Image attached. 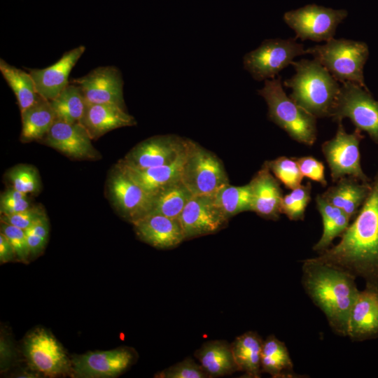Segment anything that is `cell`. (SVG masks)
<instances>
[{"mask_svg": "<svg viewBox=\"0 0 378 378\" xmlns=\"http://www.w3.org/2000/svg\"><path fill=\"white\" fill-rule=\"evenodd\" d=\"M314 258L362 279L367 288L378 289V170L368 197L340 241Z\"/></svg>", "mask_w": 378, "mask_h": 378, "instance_id": "1", "label": "cell"}, {"mask_svg": "<svg viewBox=\"0 0 378 378\" xmlns=\"http://www.w3.org/2000/svg\"><path fill=\"white\" fill-rule=\"evenodd\" d=\"M302 286L312 302L336 334L346 336L350 312L360 292L356 278L314 258L302 260Z\"/></svg>", "mask_w": 378, "mask_h": 378, "instance_id": "2", "label": "cell"}, {"mask_svg": "<svg viewBox=\"0 0 378 378\" xmlns=\"http://www.w3.org/2000/svg\"><path fill=\"white\" fill-rule=\"evenodd\" d=\"M291 64L295 74L283 83L292 90L289 97L316 118H330L339 82L315 59L293 61Z\"/></svg>", "mask_w": 378, "mask_h": 378, "instance_id": "3", "label": "cell"}, {"mask_svg": "<svg viewBox=\"0 0 378 378\" xmlns=\"http://www.w3.org/2000/svg\"><path fill=\"white\" fill-rule=\"evenodd\" d=\"M258 94L266 102L267 116L272 122L295 141L309 146L314 144L317 118L286 94L281 76L265 80Z\"/></svg>", "mask_w": 378, "mask_h": 378, "instance_id": "4", "label": "cell"}, {"mask_svg": "<svg viewBox=\"0 0 378 378\" xmlns=\"http://www.w3.org/2000/svg\"><path fill=\"white\" fill-rule=\"evenodd\" d=\"M305 53L312 55L338 82H352L369 90L363 74L369 57L366 43L332 38L305 49Z\"/></svg>", "mask_w": 378, "mask_h": 378, "instance_id": "5", "label": "cell"}, {"mask_svg": "<svg viewBox=\"0 0 378 378\" xmlns=\"http://www.w3.org/2000/svg\"><path fill=\"white\" fill-rule=\"evenodd\" d=\"M181 181L193 196L213 194L229 183L224 165L218 156L190 139Z\"/></svg>", "mask_w": 378, "mask_h": 378, "instance_id": "6", "label": "cell"}, {"mask_svg": "<svg viewBox=\"0 0 378 378\" xmlns=\"http://www.w3.org/2000/svg\"><path fill=\"white\" fill-rule=\"evenodd\" d=\"M330 118L336 122L349 118L356 129L378 144V101L370 90L352 82L341 83Z\"/></svg>", "mask_w": 378, "mask_h": 378, "instance_id": "7", "label": "cell"}, {"mask_svg": "<svg viewBox=\"0 0 378 378\" xmlns=\"http://www.w3.org/2000/svg\"><path fill=\"white\" fill-rule=\"evenodd\" d=\"M364 135L355 129L346 132L342 122H338L335 135L321 145V151L330 171L332 181L350 176L363 183H371L360 164V144Z\"/></svg>", "mask_w": 378, "mask_h": 378, "instance_id": "8", "label": "cell"}, {"mask_svg": "<svg viewBox=\"0 0 378 378\" xmlns=\"http://www.w3.org/2000/svg\"><path fill=\"white\" fill-rule=\"evenodd\" d=\"M296 39L295 37L263 41L257 48L244 55V69L257 81L275 78L296 57L306 54L303 45Z\"/></svg>", "mask_w": 378, "mask_h": 378, "instance_id": "9", "label": "cell"}, {"mask_svg": "<svg viewBox=\"0 0 378 378\" xmlns=\"http://www.w3.org/2000/svg\"><path fill=\"white\" fill-rule=\"evenodd\" d=\"M346 16L344 9L309 4L285 13L284 20L297 39L326 42L334 38L337 26Z\"/></svg>", "mask_w": 378, "mask_h": 378, "instance_id": "10", "label": "cell"}, {"mask_svg": "<svg viewBox=\"0 0 378 378\" xmlns=\"http://www.w3.org/2000/svg\"><path fill=\"white\" fill-rule=\"evenodd\" d=\"M23 352L29 365L50 377L64 374L72 370L62 346L46 330L38 328L27 335Z\"/></svg>", "mask_w": 378, "mask_h": 378, "instance_id": "11", "label": "cell"}, {"mask_svg": "<svg viewBox=\"0 0 378 378\" xmlns=\"http://www.w3.org/2000/svg\"><path fill=\"white\" fill-rule=\"evenodd\" d=\"M188 141L174 134L155 136L136 144L118 162L139 169L170 164L184 153Z\"/></svg>", "mask_w": 378, "mask_h": 378, "instance_id": "12", "label": "cell"}, {"mask_svg": "<svg viewBox=\"0 0 378 378\" xmlns=\"http://www.w3.org/2000/svg\"><path fill=\"white\" fill-rule=\"evenodd\" d=\"M108 191L116 210L131 223L150 214L153 210L154 197L143 190L117 166L108 178Z\"/></svg>", "mask_w": 378, "mask_h": 378, "instance_id": "13", "label": "cell"}, {"mask_svg": "<svg viewBox=\"0 0 378 378\" xmlns=\"http://www.w3.org/2000/svg\"><path fill=\"white\" fill-rule=\"evenodd\" d=\"M178 219L185 240L215 233L223 228L228 221L213 194L192 196Z\"/></svg>", "mask_w": 378, "mask_h": 378, "instance_id": "14", "label": "cell"}, {"mask_svg": "<svg viewBox=\"0 0 378 378\" xmlns=\"http://www.w3.org/2000/svg\"><path fill=\"white\" fill-rule=\"evenodd\" d=\"M79 86L86 104H111L126 110L123 97V79L115 66H102L86 75L73 79Z\"/></svg>", "mask_w": 378, "mask_h": 378, "instance_id": "15", "label": "cell"}, {"mask_svg": "<svg viewBox=\"0 0 378 378\" xmlns=\"http://www.w3.org/2000/svg\"><path fill=\"white\" fill-rule=\"evenodd\" d=\"M134 358L127 348L88 352L74 357L71 370L76 377H115L127 370Z\"/></svg>", "mask_w": 378, "mask_h": 378, "instance_id": "16", "label": "cell"}, {"mask_svg": "<svg viewBox=\"0 0 378 378\" xmlns=\"http://www.w3.org/2000/svg\"><path fill=\"white\" fill-rule=\"evenodd\" d=\"M43 140L47 146L69 158L97 159L100 155L92 146L88 132L80 122L69 123L56 119Z\"/></svg>", "mask_w": 378, "mask_h": 378, "instance_id": "17", "label": "cell"}, {"mask_svg": "<svg viewBox=\"0 0 378 378\" xmlns=\"http://www.w3.org/2000/svg\"><path fill=\"white\" fill-rule=\"evenodd\" d=\"M85 50V46H79L65 52L58 61L50 66L29 70L41 97L51 101L69 85L71 69Z\"/></svg>", "mask_w": 378, "mask_h": 378, "instance_id": "18", "label": "cell"}, {"mask_svg": "<svg viewBox=\"0 0 378 378\" xmlns=\"http://www.w3.org/2000/svg\"><path fill=\"white\" fill-rule=\"evenodd\" d=\"M346 337L354 342L378 337V289L360 290L350 312Z\"/></svg>", "mask_w": 378, "mask_h": 378, "instance_id": "19", "label": "cell"}, {"mask_svg": "<svg viewBox=\"0 0 378 378\" xmlns=\"http://www.w3.org/2000/svg\"><path fill=\"white\" fill-rule=\"evenodd\" d=\"M252 194L251 211L267 220H277L283 198L280 182L271 172L266 162L248 183Z\"/></svg>", "mask_w": 378, "mask_h": 378, "instance_id": "20", "label": "cell"}, {"mask_svg": "<svg viewBox=\"0 0 378 378\" xmlns=\"http://www.w3.org/2000/svg\"><path fill=\"white\" fill-rule=\"evenodd\" d=\"M132 225L139 239L158 248H174L185 240L178 218L150 214Z\"/></svg>", "mask_w": 378, "mask_h": 378, "instance_id": "21", "label": "cell"}, {"mask_svg": "<svg viewBox=\"0 0 378 378\" xmlns=\"http://www.w3.org/2000/svg\"><path fill=\"white\" fill-rule=\"evenodd\" d=\"M80 122L92 139H98L113 130L136 124L135 119L125 109L111 104H86Z\"/></svg>", "mask_w": 378, "mask_h": 378, "instance_id": "22", "label": "cell"}, {"mask_svg": "<svg viewBox=\"0 0 378 378\" xmlns=\"http://www.w3.org/2000/svg\"><path fill=\"white\" fill-rule=\"evenodd\" d=\"M186 152V150L174 162L159 167L139 169L119 162L116 166L143 190L154 197L165 187L181 180Z\"/></svg>", "mask_w": 378, "mask_h": 378, "instance_id": "23", "label": "cell"}, {"mask_svg": "<svg viewBox=\"0 0 378 378\" xmlns=\"http://www.w3.org/2000/svg\"><path fill=\"white\" fill-rule=\"evenodd\" d=\"M371 183H363L355 178L343 177L330 186L321 195L333 206L340 209L353 219L368 197Z\"/></svg>", "mask_w": 378, "mask_h": 378, "instance_id": "24", "label": "cell"}, {"mask_svg": "<svg viewBox=\"0 0 378 378\" xmlns=\"http://www.w3.org/2000/svg\"><path fill=\"white\" fill-rule=\"evenodd\" d=\"M195 356L209 378L229 375L239 371L231 343L227 341L206 342L195 351Z\"/></svg>", "mask_w": 378, "mask_h": 378, "instance_id": "25", "label": "cell"}, {"mask_svg": "<svg viewBox=\"0 0 378 378\" xmlns=\"http://www.w3.org/2000/svg\"><path fill=\"white\" fill-rule=\"evenodd\" d=\"M315 200L322 219L323 232L313 250L320 253L330 248L335 238L342 236L352 219L342 210L326 200L321 194H318Z\"/></svg>", "mask_w": 378, "mask_h": 378, "instance_id": "26", "label": "cell"}, {"mask_svg": "<svg viewBox=\"0 0 378 378\" xmlns=\"http://www.w3.org/2000/svg\"><path fill=\"white\" fill-rule=\"evenodd\" d=\"M21 113V141L29 142L42 140L56 120L49 101L40 97L31 106Z\"/></svg>", "mask_w": 378, "mask_h": 378, "instance_id": "27", "label": "cell"}, {"mask_svg": "<svg viewBox=\"0 0 378 378\" xmlns=\"http://www.w3.org/2000/svg\"><path fill=\"white\" fill-rule=\"evenodd\" d=\"M262 343L260 336L253 331L246 332L231 343L239 371L244 372L248 377H260Z\"/></svg>", "mask_w": 378, "mask_h": 378, "instance_id": "28", "label": "cell"}, {"mask_svg": "<svg viewBox=\"0 0 378 378\" xmlns=\"http://www.w3.org/2000/svg\"><path fill=\"white\" fill-rule=\"evenodd\" d=\"M262 372L273 377H296L288 350L284 342L274 335L263 340L261 352Z\"/></svg>", "mask_w": 378, "mask_h": 378, "instance_id": "29", "label": "cell"}, {"mask_svg": "<svg viewBox=\"0 0 378 378\" xmlns=\"http://www.w3.org/2000/svg\"><path fill=\"white\" fill-rule=\"evenodd\" d=\"M0 71L13 91L20 112L33 105L40 97L34 81L28 72L0 59Z\"/></svg>", "mask_w": 378, "mask_h": 378, "instance_id": "30", "label": "cell"}, {"mask_svg": "<svg viewBox=\"0 0 378 378\" xmlns=\"http://www.w3.org/2000/svg\"><path fill=\"white\" fill-rule=\"evenodd\" d=\"M49 102L56 119L69 123L80 122L86 107L80 88L71 82L57 97Z\"/></svg>", "mask_w": 378, "mask_h": 378, "instance_id": "31", "label": "cell"}, {"mask_svg": "<svg viewBox=\"0 0 378 378\" xmlns=\"http://www.w3.org/2000/svg\"><path fill=\"white\" fill-rule=\"evenodd\" d=\"M192 196L190 190L179 180L154 195L153 208L150 214L178 218Z\"/></svg>", "mask_w": 378, "mask_h": 378, "instance_id": "32", "label": "cell"}, {"mask_svg": "<svg viewBox=\"0 0 378 378\" xmlns=\"http://www.w3.org/2000/svg\"><path fill=\"white\" fill-rule=\"evenodd\" d=\"M216 202L229 219L244 211H251L252 194L249 183L234 186L229 183L213 193Z\"/></svg>", "mask_w": 378, "mask_h": 378, "instance_id": "33", "label": "cell"}, {"mask_svg": "<svg viewBox=\"0 0 378 378\" xmlns=\"http://www.w3.org/2000/svg\"><path fill=\"white\" fill-rule=\"evenodd\" d=\"M312 184L309 181L284 195L281 211L290 220H302L304 218L306 209L311 201Z\"/></svg>", "mask_w": 378, "mask_h": 378, "instance_id": "34", "label": "cell"}, {"mask_svg": "<svg viewBox=\"0 0 378 378\" xmlns=\"http://www.w3.org/2000/svg\"><path fill=\"white\" fill-rule=\"evenodd\" d=\"M266 162L273 175L286 188L293 190L302 184L304 177L293 157L280 156Z\"/></svg>", "mask_w": 378, "mask_h": 378, "instance_id": "35", "label": "cell"}, {"mask_svg": "<svg viewBox=\"0 0 378 378\" xmlns=\"http://www.w3.org/2000/svg\"><path fill=\"white\" fill-rule=\"evenodd\" d=\"M8 178L14 189L26 195L40 189L38 174L31 166L24 164L13 167L8 172Z\"/></svg>", "mask_w": 378, "mask_h": 378, "instance_id": "36", "label": "cell"}, {"mask_svg": "<svg viewBox=\"0 0 378 378\" xmlns=\"http://www.w3.org/2000/svg\"><path fill=\"white\" fill-rule=\"evenodd\" d=\"M158 378H209L200 364L187 358L155 375Z\"/></svg>", "mask_w": 378, "mask_h": 378, "instance_id": "37", "label": "cell"}, {"mask_svg": "<svg viewBox=\"0 0 378 378\" xmlns=\"http://www.w3.org/2000/svg\"><path fill=\"white\" fill-rule=\"evenodd\" d=\"M2 233L12 245L16 258L27 262L30 255L25 230L18 227L1 222Z\"/></svg>", "mask_w": 378, "mask_h": 378, "instance_id": "38", "label": "cell"}, {"mask_svg": "<svg viewBox=\"0 0 378 378\" xmlns=\"http://www.w3.org/2000/svg\"><path fill=\"white\" fill-rule=\"evenodd\" d=\"M293 158L296 160L303 177L316 181L323 187L327 186L325 166L322 162L309 155Z\"/></svg>", "mask_w": 378, "mask_h": 378, "instance_id": "39", "label": "cell"}, {"mask_svg": "<svg viewBox=\"0 0 378 378\" xmlns=\"http://www.w3.org/2000/svg\"><path fill=\"white\" fill-rule=\"evenodd\" d=\"M45 215L44 211L41 207L30 206L29 209L18 213L10 215H1V222L25 230Z\"/></svg>", "mask_w": 378, "mask_h": 378, "instance_id": "40", "label": "cell"}, {"mask_svg": "<svg viewBox=\"0 0 378 378\" xmlns=\"http://www.w3.org/2000/svg\"><path fill=\"white\" fill-rule=\"evenodd\" d=\"M1 215H10L29 209L31 206L27 197L21 199H5L1 197Z\"/></svg>", "mask_w": 378, "mask_h": 378, "instance_id": "41", "label": "cell"}, {"mask_svg": "<svg viewBox=\"0 0 378 378\" xmlns=\"http://www.w3.org/2000/svg\"><path fill=\"white\" fill-rule=\"evenodd\" d=\"M30 255L37 256L44 248L48 239L38 235L29 230H25Z\"/></svg>", "mask_w": 378, "mask_h": 378, "instance_id": "42", "label": "cell"}, {"mask_svg": "<svg viewBox=\"0 0 378 378\" xmlns=\"http://www.w3.org/2000/svg\"><path fill=\"white\" fill-rule=\"evenodd\" d=\"M15 256V251L7 239V238L1 233L0 234V262L6 263L13 260Z\"/></svg>", "mask_w": 378, "mask_h": 378, "instance_id": "43", "label": "cell"}, {"mask_svg": "<svg viewBox=\"0 0 378 378\" xmlns=\"http://www.w3.org/2000/svg\"><path fill=\"white\" fill-rule=\"evenodd\" d=\"M8 341L1 340V368L4 370L13 360V351Z\"/></svg>", "mask_w": 378, "mask_h": 378, "instance_id": "44", "label": "cell"}]
</instances>
